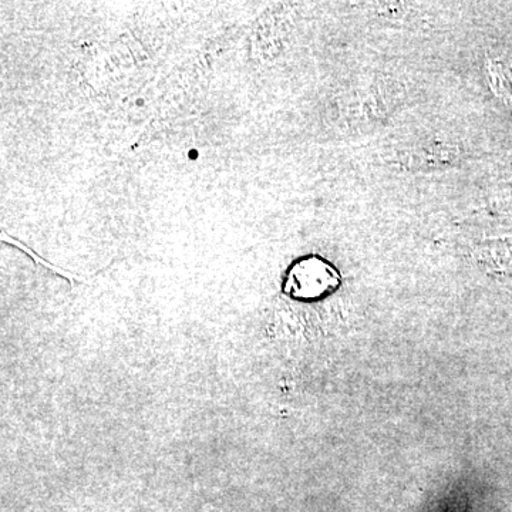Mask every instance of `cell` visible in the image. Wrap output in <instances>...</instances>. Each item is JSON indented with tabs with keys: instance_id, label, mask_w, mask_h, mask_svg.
Listing matches in <instances>:
<instances>
[{
	"instance_id": "6da1fadb",
	"label": "cell",
	"mask_w": 512,
	"mask_h": 512,
	"mask_svg": "<svg viewBox=\"0 0 512 512\" xmlns=\"http://www.w3.org/2000/svg\"><path fill=\"white\" fill-rule=\"evenodd\" d=\"M336 285V276L318 258L302 259L286 276L285 292L293 298H319Z\"/></svg>"
}]
</instances>
